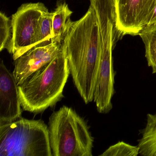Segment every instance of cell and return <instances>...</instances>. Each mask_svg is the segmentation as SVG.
I'll use <instances>...</instances> for the list:
<instances>
[{
    "mask_svg": "<svg viewBox=\"0 0 156 156\" xmlns=\"http://www.w3.org/2000/svg\"><path fill=\"white\" fill-rule=\"evenodd\" d=\"M62 45L74 84L87 105L94 101L101 56L99 27L91 6L78 20L68 19Z\"/></svg>",
    "mask_w": 156,
    "mask_h": 156,
    "instance_id": "obj_1",
    "label": "cell"
},
{
    "mask_svg": "<svg viewBox=\"0 0 156 156\" xmlns=\"http://www.w3.org/2000/svg\"><path fill=\"white\" fill-rule=\"evenodd\" d=\"M70 74L62 45L60 53L50 62L18 85L23 110L38 114L55 105L64 97V88Z\"/></svg>",
    "mask_w": 156,
    "mask_h": 156,
    "instance_id": "obj_2",
    "label": "cell"
},
{
    "mask_svg": "<svg viewBox=\"0 0 156 156\" xmlns=\"http://www.w3.org/2000/svg\"><path fill=\"white\" fill-rule=\"evenodd\" d=\"M52 156H92L94 138L83 118L63 106L54 112L48 123Z\"/></svg>",
    "mask_w": 156,
    "mask_h": 156,
    "instance_id": "obj_3",
    "label": "cell"
},
{
    "mask_svg": "<svg viewBox=\"0 0 156 156\" xmlns=\"http://www.w3.org/2000/svg\"><path fill=\"white\" fill-rule=\"evenodd\" d=\"M0 156H52L48 126L22 117L0 125Z\"/></svg>",
    "mask_w": 156,
    "mask_h": 156,
    "instance_id": "obj_4",
    "label": "cell"
},
{
    "mask_svg": "<svg viewBox=\"0 0 156 156\" xmlns=\"http://www.w3.org/2000/svg\"><path fill=\"white\" fill-rule=\"evenodd\" d=\"M47 10L41 2L25 3L12 15L14 61L34 47L38 20L42 12Z\"/></svg>",
    "mask_w": 156,
    "mask_h": 156,
    "instance_id": "obj_5",
    "label": "cell"
},
{
    "mask_svg": "<svg viewBox=\"0 0 156 156\" xmlns=\"http://www.w3.org/2000/svg\"><path fill=\"white\" fill-rule=\"evenodd\" d=\"M119 37L136 36L146 27L156 0H114Z\"/></svg>",
    "mask_w": 156,
    "mask_h": 156,
    "instance_id": "obj_6",
    "label": "cell"
},
{
    "mask_svg": "<svg viewBox=\"0 0 156 156\" xmlns=\"http://www.w3.org/2000/svg\"><path fill=\"white\" fill-rule=\"evenodd\" d=\"M22 108L15 77L2 60L0 63V125L21 118Z\"/></svg>",
    "mask_w": 156,
    "mask_h": 156,
    "instance_id": "obj_7",
    "label": "cell"
},
{
    "mask_svg": "<svg viewBox=\"0 0 156 156\" xmlns=\"http://www.w3.org/2000/svg\"><path fill=\"white\" fill-rule=\"evenodd\" d=\"M62 47V43L34 47L15 60L12 73L18 85L36 70L50 62L60 53Z\"/></svg>",
    "mask_w": 156,
    "mask_h": 156,
    "instance_id": "obj_8",
    "label": "cell"
},
{
    "mask_svg": "<svg viewBox=\"0 0 156 156\" xmlns=\"http://www.w3.org/2000/svg\"><path fill=\"white\" fill-rule=\"evenodd\" d=\"M140 134L141 137L139 140L137 145L139 154L156 156V114H147L146 126Z\"/></svg>",
    "mask_w": 156,
    "mask_h": 156,
    "instance_id": "obj_9",
    "label": "cell"
},
{
    "mask_svg": "<svg viewBox=\"0 0 156 156\" xmlns=\"http://www.w3.org/2000/svg\"><path fill=\"white\" fill-rule=\"evenodd\" d=\"M52 20V43H62L68 19L73 13L65 2L57 3Z\"/></svg>",
    "mask_w": 156,
    "mask_h": 156,
    "instance_id": "obj_10",
    "label": "cell"
},
{
    "mask_svg": "<svg viewBox=\"0 0 156 156\" xmlns=\"http://www.w3.org/2000/svg\"><path fill=\"white\" fill-rule=\"evenodd\" d=\"M54 13V12H49L48 10L42 13L37 23L34 47H42L52 43V30Z\"/></svg>",
    "mask_w": 156,
    "mask_h": 156,
    "instance_id": "obj_11",
    "label": "cell"
},
{
    "mask_svg": "<svg viewBox=\"0 0 156 156\" xmlns=\"http://www.w3.org/2000/svg\"><path fill=\"white\" fill-rule=\"evenodd\" d=\"M139 35L145 44V57L153 74H156V23L145 27Z\"/></svg>",
    "mask_w": 156,
    "mask_h": 156,
    "instance_id": "obj_12",
    "label": "cell"
},
{
    "mask_svg": "<svg viewBox=\"0 0 156 156\" xmlns=\"http://www.w3.org/2000/svg\"><path fill=\"white\" fill-rule=\"evenodd\" d=\"M13 49V28L12 19L5 13H0V51L7 50L12 54Z\"/></svg>",
    "mask_w": 156,
    "mask_h": 156,
    "instance_id": "obj_13",
    "label": "cell"
},
{
    "mask_svg": "<svg viewBox=\"0 0 156 156\" xmlns=\"http://www.w3.org/2000/svg\"><path fill=\"white\" fill-rule=\"evenodd\" d=\"M139 154L138 146H132L124 141H119L109 147L100 156H137Z\"/></svg>",
    "mask_w": 156,
    "mask_h": 156,
    "instance_id": "obj_14",
    "label": "cell"
},
{
    "mask_svg": "<svg viewBox=\"0 0 156 156\" xmlns=\"http://www.w3.org/2000/svg\"><path fill=\"white\" fill-rule=\"evenodd\" d=\"M156 23V6L154 8V9L152 11V12L148 20L147 23V26H149L150 25H153V24Z\"/></svg>",
    "mask_w": 156,
    "mask_h": 156,
    "instance_id": "obj_15",
    "label": "cell"
}]
</instances>
